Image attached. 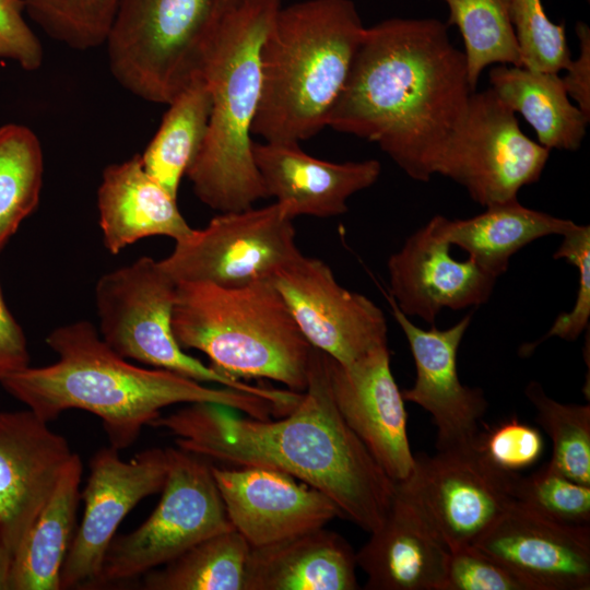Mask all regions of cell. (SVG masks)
<instances>
[{
  "label": "cell",
  "instance_id": "obj_41",
  "mask_svg": "<svg viewBox=\"0 0 590 590\" xmlns=\"http://www.w3.org/2000/svg\"><path fill=\"white\" fill-rule=\"evenodd\" d=\"M580 52L576 60H570L566 75L562 78L570 99L590 119V30L583 22L576 24Z\"/></svg>",
  "mask_w": 590,
  "mask_h": 590
},
{
  "label": "cell",
  "instance_id": "obj_40",
  "mask_svg": "<svg viewBox=\"0 0 590 590\" xmlns=\"http://www.w3.org/2000/svg\"><path fill=\"white\" fill-rule=\"evenodd\" d=\"M30 366L23 329L8 309L0 290V381Z\"/></svg>",
  "mask_w": 590,
  "mask_h": 590
},
{
  "label": "cell",
  "instance_id": "obj_17",
  "mask_svg": "<svg viewBox=\"0 0 590 590\" xmlns=\"http://www.w3.org/2000/svg\"><path fill=\"white\" fill-rule=\"evenodd\" d=\"M327 371L334 403L346 424L393 483L405 481L413 472L415 456L408 438V415L391 371L388 345L351 365H342L327 355Z\"/></svg>",
  "mask_w": 590,
  "mask_h": 590
},
{
  "label": "cell",
  "instance_id": "obj_29",
  "mask_svg": "<svg viewBox=\"0 0 590 590\" xmlns=\"http://www.w3.org/2000/svg\"><path fill=\"white\" fill-rule=\"evenodd\" d=\"M250 545L235 529L196 544L162 569L146 573L148 590H245Z\"/></svg>",
  "mask_w": 590,
  "mask_h": 590
},
{
  "label": "cell",
  "instance_id": "obj_39",
  "mask_svg": "<svg viewBox=\"0 0 590 590\" xmlns=\"http://www.w3.org/2000/svg\"><path fill=\"white\" fill-rule=\"evenodd\" d=\"M24 9L23 0H0V59L34 71L43 63V47L23 16Z\"/></svg>",
  "mask_w": 590,
  "mask_h": 590
},
{
  "label": "cell",
  "instance_id": "obj_24",
  "mask_svg": "<svg viewBox=\"0 0 590 590\" xmlns=\"http://www.w3.org/2000/svg\"><path fill=\"white\" fill-rule=\"evenodd\" d=\"M323 527L250 547L245 590H355L356 556Z\"/></svg>",
  "mask_w": 590,
  "mask_h": 590
},
{
  "label": "cell",
  "instance_id": "obj_37",
  "mask_svg": "<svg viewBox=\"0 0 590 590\" xmlns=\"http://www.w3.org/2000/svg\"><path fill=\"white\" fill-rule=\"evenodd\" d=\"M475 446L496 468L518 473L540 460L544 439L538 428L514 415L480 432Z\"/></svg>",
  "mask_w": 590,
  "mask_h": 590
},
{
  "label": "cell",
  "instance_id": "obj_16",
  "mask_svg": "<svg viewBox=\"0 0 590 590\" xmlns=\"http://www.w3.org/2000/svg\"><path fill=\"white\" fill-rule=\"evenodd\" d=\"M473 546L527 590L590 589V524L555 522L515 502Z\"/></svg>",
  "mask_w": 590,
  "mask_h": 590
},
{
  "label": "cell",
  "instance_id": "obj_26",
  "mask_svg": "<svg viewBox=\"0 0 590 590\" xmlns=\"http://www.w3.org/2000/svg\"><path fill=\"white\" fill-rule=\"evenodd\" d=\"M83 464L72 453L12 559L10 590H59L81 499Z\"/></svg>",
  "mask_w": 590,
  "mask_h": 590
},
{
  "label": "cell",
  "instance_id": "obj_15",
  "mask_svg": "<svg viewBox=\"0 0 590 590\" xmlns=\"http://www.w3.org/2000/svg\"><path fill=\"white\" fill-rule=\"evenodd\" d=\"M392 316L409 343L416 370L414 385L402 390L404 401L420 405L432 416L437 429L438 451L475 445L488 402L482 389L464 386L458 375L457 355L471 324L468 314L456 324L423 329L414 324L387 294Z\"/></svg>",
  "mask_w": 590,
  "mask_h": 590
},
{
  "label": "cell",
  "instance_id": "obj_18",
  "mask_svg": "<svg viewBox=\"0 0 590 590\" xmlns=\"http://www.w3.org/2000/svg\"><path fill=\"white\" fill-rule=\"evenodd\" d=\"M212 473L231 523L252 547L322 528L343 517L327 495L281 471L258 465H212Z\"/></svg>",
  "mask_w": 590,
  "mask_h": 590
},
{
  "label": "cell",
  "instance_id": "obj_27",
  "mask_svg": "<svg viewBox=\"0 0 590 590\" xmlns=\"http://www.w3.org/2000/svg\"><path fill=\"white\" fill-rule=\"evenodd\" d=\"M488 80L499 98L530 123L541 145L579 149L590 119L571 102L558 73L496 64Z\"/></svg>",
  "mask_w": 590,
  "mask_h": 590
},
{
  "label": "cell",
  "instance_id": "obj_36",
  "mask_svg": "<svg viewBox=\"0 0 590 590\" xmlns=\"http://www.w3.org/2000/svg\"><path fill=\"white\" fill-rule=\"evenodd\" d=\"M563 240L553 255L565 259L578 270V288L575 305L569 312L559 314L550 330L538 341L523 344L519 353L529 356L543 341L557 337L575 341L589 327L590 317V226L575 224L562 235Z\"/></svg>",
  "mask_w": 590,
  "mask_h": 590
},
{
  "label": "cell",
  "instance_id": "obj_10",
  "mask_svg": "<svg viewBox=\"0 0 590 590\" xmlns=\"http://www.w3.org/2000/svg\"><path fill=\"white\" fill-rule=\"evenodd\" d=\"M550 150L528 138L514 113L492 87L473 91L467 111L434 167L462 186L484 208L518 199L536 182Z\"/></svg>",
  "mask_w": 590,
  "mask_h": 590
},
{
  "label": "cell",
  "instance_id": "obj_9",
  "mask_svg": "<svg viewBox=\"0 0 590 590\" xmlns=\"http://www.w3.org/2000/svg\"><path fill=\"white\" fill-rule=\"evenodd\" d=\"M167 475L156 508L135 530L113 539L97 585L144 575L201 541L234 529L212 465L179 448H167Z\"/></svg>",
  "mask_w": 590,
  "mask_h": 590
},
{
  "label": "cell",
  "instance_id": "obj_30",
  "mask_svg": "<svg viewBox=\"0 0 590 590\" xmlns=\"http://www.w3.org/2000/svg\"><path fill=\"white\" fill-rule=\"evenodd\" d=\"M44 173L42 145L27 127L0 128V251L37 208Z\"/></svg>",
  "mask_w": 590,
  "mask_h": 590
},
{
  "label": "cell",
  "instance_id": "obj_6",
  "mask_svg": "<svg viewBox=\"0 0 590 590\" xmlns=\"http://www.w3.org/2000/svg\"><path fill=\"white\" fill-rule=\"evenodd\" d=\"M172 326L182 349L201 351L231 379L307 387L314 347L270 280L241 287L178 282Z\"/></svg>",
  "mask_w": 590,
  "mask_h": 590
},
{
  "label": "cell",
  "instance_id": "obj_38",
  "mask_svg": "<svg viewBox=\"0 0 590 590\" xmlns=\"http://www.w3.org/2000/svg\"><path fill=\"white\" fill-rule=\"evenodd\" d=\"M441 590H527L523 583L475 546L450 552Z\"/></svg>",
  "mask_w": 590,
  "mask_h": 590
},
{
  "label": "cell",
  "instance_id": "obj_31",
  "mask_svg": "<svg viewBox=\"0 0 590 590\" xmlns=\"http://www.w3.org/2000/svg\"><path fill=\"white\" fill-rule=\"evenodd\" d=\"M442 1L449 9L448 25H456L462 36L468 79L473 91L489 66L522 67L507 0Z\"/></svg>",
  "mask_w": 590,
  "mask_h": 590
},
{
  "label": "cell",
  "instance_id": "obj_32",
  "mask_svg": "<svg viewBox=\"0 0 590 590\" xmlns=\"http://www.w3.org/2000/svg\"><path fill=\"white\" fill-rule=\"evenodd\" d=\"M524 394L536 410L535 421L552 439L550 465L590 485V404L558 402L534 380L527 385Z\"/></svg>",
  "mask_w": 590,
  "mask_h": 590
},
{
  "label": "cell",
  "instance_id": "obj_28",
  "mask_svg": "<svg viewBox=\"0 0 590 590\" xmlns=\"http://www.w3.org/2000/svg\"><path fill=\"white\" fill-rule=\"evenodd\" d=\"M211 106L210 90L200 72L168 104L160 128L140 155L145 172L176 199L180 181L206 138Z\"/></svg>",
  "mask_w": 590,
  "mask_h": 590
},
{
  "label": "cell",
  "instance_id": "obj_1",
  "mask_svg": "<svg viewBox=\"0 0 590 590\" xmlns=\"http://www.w3.org/2000/svg\"><path fill=\"white\" fill-rule=\"evenodd\" d=\"M232 411L189 403L150 426L167 429L179 449L202 458L286 473L327 495L368 533L384 522L394 483L339 412L323 352L314 347L307 387L283 418L239 417Z\"/></svg>",
  "mask_w": 590,
  "mask_h": 590
},
{
  "label": "cell",
  "instance_id": "obj_12",
  "mask_svg": "<svg viewBox=\"0 0 590 590\" xmlns=\"http://www.w3.org/2000/svg\"><path fill=\"white\" fill-rule=\"evenodd\" d=\"M518 473L493 465L476 448L418 453L400 485L450 552L473 546L515 503Z\"/></svg>",
  "mask_w": 590,
  "mask_h": 590
},
{
  "label": "cell",
  "instance_id": "obj_19",
  "mask_svg": "<svg viewBox=\"0 0 590 590\" xmlns=\"http://www.w3.org/2000/svg\"><path fill=\"white\" fill-rule=\"evenodd\" d=\"M30 409L0 412V542L13 556L72 456Z\"/></svg>",
  "mask_w": 590,
  "mask_h": 590
},
{
  "label": "cell",
  "instance_id": "obj_13",
  "mask_svg": "<svg viewBox=\"0 0 590 590\" xmlns=\"http://www.w3.org/2000/svg\"><path fill=\"white\" fill-rule=\"evenodd\" d=\"M305 339L342 365L388 345L384 311L338 283L320 259L302 252L270 279Z\"/></svg>",
  "mask_w": 590,
  "mask_h": 590
},
{
  "label": "cell",
  "instance_id": "obj_2",
  "mask_svg": "<svg viewBox=\"0 0 590 590\" xmlns=\"http://www.w3.org/2000/svg\"><path fill=\"white\" fill-rule=\"evenodd\" d=\"M472 92L448 24L392 17L365 27L327 127L376 142L409 177L426 182Z\"/></svg>",
  "mask_w": 590,
  "mask_h": 590
},
{
  "label": "cell",
  "instance_id": "obj_22",
  "mask_svg": "<svg viewBox=\"0 0 590 590\" xmlns=\"http://www.w3.org/2000/svg\"><path fill=\"white\" fill-rule=\"evenodd\" d=\"M450 551L415 500L394 483L384 522L355 554L369 590H441Z\"/></svg>",
  "mask_w": 590,
  "mask_h": 590
},
{
  "label": "cell",
  "instance_id": "obj_25",
  "mask_svg": "<svg viewBox=\"0 0 590 590\" xmlns=\"http://www.w3.org/2000/svg\"><path fill=\"white\" fill-rule=\"evenodd\" d=\"M434 219L450 245L463 249L468 258L497 278L520 249L545 236H562L576 224L529 209L518 199L487 206L469 219L450 220L439 214Z\"/></svg>",
  "mask_w": 590,
  "mask_h": 590
},
{
  "label": "cell",
  "instance_id": "obj_8",
  "mask_svg": "<svg viewBox=\"0 0 590 590\" xmlns=\"http://www.w3.org/2000/svg\"><path fill=\"white\" fill-rule=\"evenodd\" d=\"M176 287L160 260L148 256L102 275L95 303L103 341L126 359L252 393L288 411L296 392L231 379L184 351L172 326Z\"/></svg>",
  "mask_w": 590,
  "mask_h": 590
},
{
  "label": "cell",
  "instance_id": "obj_20",
  "mask_svg": "<svg viewBox=\"0 0 590 590\" xmlns=\"http://www.w3.org/2000/svg\"><path fill=\"white\" fill-rule=\"evenodd\" d=\"M450 246L433 216L389 257V295L405 316L434 324L444 308L476 307L489 299L498 278L470 258L455 259Z\"/></svg>",
  "mask_w": 590,
  "mask_h": 590
},
{
  "label": "cell",
  "instance_id": "obj_21",
  "mask_svg": "<svg viewBox=\"0 0 590 590\" xmlns=\"http://www.w3.org/2000/svg\"><path fill=\"white\" fill-rule=\"evenodd\" d=\"M252 155L268 197L292 220L345 213L349 198L373 186L381 172L377 160L329 162L307 154L298 142L253 141Z\"/></svg>",
  "mask_w": 590,
  "mask_h": 590
},
{
  "label": "cell",
  "instance_id": "obj_11",
  "mask_svg": "<svg viewBox=\"0 0 590 590\" xmlns=\"http://www.w3.org/2000/svg\"><path fill=\"white\" fill-rule=\"evenodd\" d=\"M292 221L278 202L222 212L204 228L176 241L172 253L160 262L176 283L241 287L270 280L300 253Z\"/></svg>",
  "mask_w": 590,
  "mask_h": 590
},
{
  "label": "cell",
  "instance_id": "obj_3",
  "mask_svg": "<svg viewBox=\"0 0 590 590\" xmlns=\"http://www.w3.org/2000/svg\"><path fill=\"white\" fill-rule=\"evenodd\" d=\"M46 343L58 361L27 366L1 380L2 387L48 423L71 409L95 414L118 450L134 444L142 428L173 404L212 402L259 420L282 415L276 404L259 396L135 366L114 352L86 320L54 329Z\"/></svg>",
  "mask_w": 590,
  "mask_h": 590
},
{
  "label": "cell",
  "instance_id": "obj_5",
  "mask_svg": "<svg viewBox=\"0 0 590 590\" xmlns=\"http://www.w3.org/2000/svg\"><path fill=\"white\" fill-rule=\"evenodd\" d=\"M283 0H240L204 54L211 94L206 138L186 176L209 208L235 212L269 198L252 155V125L261 97L260 50Z\"/></svg>",
  "mask_w": 590,
  "mask_h": 590
},
{
  "label": "cell",
  "instance_id": "obj_33",
  "mask_svg": "<svg viewBox=\"0 0 590 590\" xmlns=\"http://www.w3.org/2000/svg\"><path fill=\"white\" fill-rule=\"evenodd\" d=\"M119 0H23L52 39L74 50L104 45Z\"/></svg>",
  "mask_w": 590,
  "mask_h": 590
},
{
  "label": "cell",
  "instance_id": "obj_4",
  "mask_svg": "<svg viewBox=\"0 0 590 590\" xmlns=\"http://www.w3.org/2000/svg\"><path fill=\"white\" fill-rule=\"evenodd\" d=\"M364 31L352 0L282 7L260 50L261 97L252 134L299 143L327 127Z\"/></svg>",
  "mask_w": 590,
  "mask_h": 590
},
{
  "label": "cell",
  "instance_id": "obj_42",
  "mask_svg": "<svg viewBox=\"0 0 590 590\" xmlns=\"http://www.w3.org/2000/svg\"><path fill=\"white\" fill-rule=\"evenodd\" d=\"M13 556L0 542V590H10V575Z\"/></svg>",
  "mask_w": 590,
  "mask_h": 590
},
{
  "label": "cell",
  "instance_id": "obj_23",
  "mask_svg": "<svg viewBox=\"0 0 590 590\" xmlns=\"http://www.w3.org/2000/svg\"><path fill=\"white\" fill-rule=\"evenodd\" d=\"M97 209L104 246L113 255L145 237L167 236L176 243L193 232L176 198L145 172L140 154L104 169Z\"/></svg>",
  "mask_w": 590,
  "mask_h": 590
},
{
  "label": "cell",
  "instance_id": "obj_14",
  "mask_svg": "<svg viewBox=\"0 0 590 590\" xmlns=\"http://www.w3.org/2000/svg\"><path fill=\"white\" fill-rule=\"evenodd\" d=\"M81 499L82 521L66 556L60 589L97 585L104 558L125 517L144 498L162 491L167 449L151 448L125 461L113 446L96 451Z\"/></svg>",
  "mask_w": 590,
  "mask_h": 590
},
{
  "label": "cell",
  "instance_id": "obj_34",
  "mask_svg": "<svg viewBox=\"0 0 590 590\" xmlns=\"http://www.w3.org/2000/svg\"><path fill=\"white\" fill-rule=\"evenodd\" d=\"M515 502L548 520L590 524V485L575 482L545 463L529 476L517 474Z\"/></svg>",
  "mask_w": 590,
  "mask_h": 590
},
{
  "label": "cell",
  "instance_id": "obj_35",
  "mask_svg": "<svg viewBox=\"0 0 590 590\" xmlns=\"http://www.w3.org/2000/svg\"><path fill=\"white\" fill-rule=\"evenodd\" d=\"M507 2L522 67L550 73L565 70L571 60L565 23H553L546 15L542 0Z\"/></svg>",
  "mask_w": 590,
  "mask_h": 590
},
{
  "label": "cell",
  "instance_id": "obj_7",
  "mask_svg": "<svg viewBox=\"0 0 590 590\" xmlns=\"http://www.w3.org/2000/svg\"><path fill=\"white\" fill-rule=\"evenodd\" d=\"M240 0H119L104 45L128 92L168 105L201 72L224 17Z\"/></svg>",
  "mask_w": 590,
  "mask_h": 590
}]
</instances>
